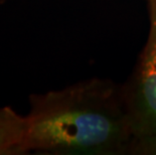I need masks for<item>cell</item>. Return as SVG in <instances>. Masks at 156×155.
I'll return each instance as SVG.
<instances>
[{
	"instance_id": "6da1fadb",
	"label": "cell",
	"mask_w": 156,
	"mask_h": 155,
	"mask_svg": "<svg viewBox=\"0 0 156 155\" xmlns=\"http://www.w3.org/2000/svg\"><path fill=\"white\" fill-rule=\"evenodd\" d=\"M28 100V153L131 154L122 88L112 81L93 78Z\"/></svg>"
},
{
	"instance_id": "7a4b0ae2",
	"label": "cell",
	"mask_w": 156,
	"mask_h": 155,
	"mask_svg": "<svg viewBox=\"0 0 156 155\" xmlns=\"http://www.w3.org/2000/svg\"><path fill=\"white\" fill-rule=\"evenodd\" d=\"M147 1V39L122 94L132 136L131 154L156 155V0Z\"/></svg>"
},
{
	"instance_id": "3957f363",
	"label": "cell",
	"mask_w": 156,
	"mask_h": 155,
	"mask_svg": "<svg viewBox=\"0 0 156 155\" xmlns=\"http://www.w3.org/2000/svg\"><path fill=\"white\" fill-rule=\"evenodd\" d=\"M26 116L6 106L0 108V155H21L27 151Z\"/></svg>"
},
{
	"instance_id": "277c9868",
	"label": "cell",
	"mask_w": 156,
	"mask_h": 155,
	"mask_svg": "<svg viewBox=\"0 0 156 155\" xmlns=\"http://www.w3.org/2000/svg\"><path fill=\"white\" fill-rule=\"evenodd\" d=\"M7 1V0H0V5H2V4H4V3Z\"/></svg>"
}]
</instances>
